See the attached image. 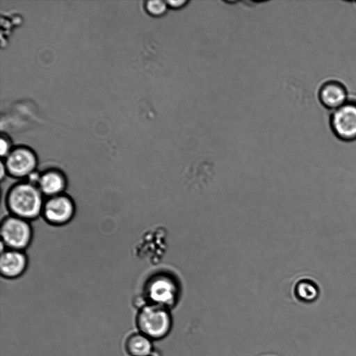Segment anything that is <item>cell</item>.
I'll use <instances>...</instances> for the list:
<instances>
[{
  "mask_svg": "<svg viewBox=\"0 0 356 356\" xmlns=\"http://www.w3.org/2000/svg\"><path fill=\"white\" fill-rule=\"evenodd\" d=\"M1 238L5 249L23 251L31 243L32 229L29 221L10 215L1 223Z\"/></svg>",
  "mask_w": 356,
  "mask_h": 356,
  "instance_id": "obj_3",
  "label": "cell"
},
{
  "mask_svg": "<svg viewBox=\"0 0 356 356\" xmlns=\"http://www.w3.org/2000/svg\"><path fill=\"white\" fill-rule=\"evenodd\" d=\"M75 213V205L68 195L62 193L48 197L44 201L42 216L52 225H63L69 222Z\"/></svg>",
  "mask_w": 356,
  "mask_h": 356,
  "instance_id": "obj_4",
  "label": "cell"
},
{
  "mask_svg": "<svg viewBox=\"0 0 356 356\" xmlns=\"http://www.w3.org/2000/svg\"><path fill=\"white\" fill-rule=\"evenodd\" d=\"M169 309L154 304H146L136 316V325L140 332L151 339L165 337L172 327Z\"/></svg>",
  "mask_w": 356,
  "mask_h": 356,
  "instance_id": "obj_2",
  "label": "cell"
},
{
  "mask_svg": "<svg viewBox=\"0 0 356 356\" xmlns=\"http://www.w3.org/2000/svg\"><path fill=\"white\" fill-rule=\"evenodd\" d=\"M147 8L148 11L154 15H161L165 10V4L159 0L149 1L147 2Z\"/></svg>",
  "mask_w": 356,
  "mask_h": 356,
  "instance_id": "obj_13",
  "label": "cell"
},
{
  "mask_svg": "<svg viewBox=\"0 0 356 356\" xmlns=\"http://www.w3.org/2000/svg\"><path fill=\"white\" fill-rule=\"evenodd\" d=\"M7 174L17 178H27L35 171L37 157L34 152L26 147L13 149L3 162Z\"/></svg>",
  "mask_w": 356,
  "mask_h": 356,
  "instance_id": "obj_5",
  "label": "cell"
},
{
  "mask_svg": "<svg viewBox=\"0 0 356 356\" xmlns=\"http://www.w3.org/2000/svg\"><path fill=\"white\" fill-rule=\"evenodd\" d=\"M186 3L185 1H168V3L172 7H178Z\"/></svg>",
  "mask_w": 356,
  "mask_h": 356,
  "instance_id": "obj_15",
  "label": "cell"
},
{
  "mask_svg": "<svg viewBox=\"0 0 356 356\" xmlns=\"http://www.w3.org/2000/svg\"><path fill=\"white\" fill-rule=\"evenodd\" d=\"M347 92L345 87L339 82L330 81L325 83L319 90V99L325 107L337 109L346 104Z\"/></svg>",
  "mask_w": 356,
  "mask_h": 356,
  "instance_id": "obj_10",
  "label": "cell"
},
{
  "mask_svg": "<svg viewBox=\"0 0 356 356\" xmlns=\"http://www.w3.org/2000/svg\"><path fill=\"white\" fill-rule=\"evenodd\" d=\"M0 144L1 156V157L6 158L12 150V149H10V142L7 139L1 136L0 140Z\"/></svg>",
  "mask_w": 356,
  "mask_h": 356,
  "instance_id": "obj_14",
  "label": "cell"
},
{
  "mask_svg": "<svg viewBox=\"0 0 356 356\" xmlns=\"http://www.w3.org/2000/svg\"><path fill=\"white\" fill-rule=\"evenodd\" d=\"M125 348L131 356H152L154 352L152 339L141 332L129 336Z\"/></svg>",
  "mask_w": 356,
  "mask_h": 356,
  "instance_id": "obj_11",
  "label": "cell"
},
{
  "mask_svg": "<svg viewBox=\"0 0 356 356\" xmlns=\"http://www.w3.org/2000/svg\"><path fill=\"white\" fill-rule=\"evenodd\" d=\"M146 294L152 304L168 309L175 305L177 298L176 286L165 278L152 280L146 286Z\"/></svg>",
  "mask_w": 356,
  "mask_h": 356,
  "instance_id": "obj_7",
  "label": "cell"
},
{
  "mask_svg": "<svg viewBox=\"0 0 356 356\" xmlns=\"http://www.w3.org/2000/svg\"><path fill=\"white\" fill-rule=\"evenodd\" d=\"M0 169H1L0 178L2 180L4 178V176L7 174V172H6V167H5L4 163H3V162L2 161L1 162Z\"/></svg>",
  "mask_w": 356,
  "mask_h": 356,
  "instance_id": "obj_16",
  "label": "cell"
},
{
  "mask_svg": "<svg viewBox=\"0 0 356 356\" xmlns=\"http://www.w3.org/2000/svg\"><path fill=\"white\" fill-rule=\"evenodd\" d=\"M28 260L23 251L5 249L1 252L0 273L7 279L21 276L26 269Z\"/></svg>",
  "mask_w": 356,
  "mask_h": 356,
  "instance_id": "obj_8",
  "label": "cell"
},
{
  "mask_svg": "<svg viewBox=\"0 0 356 356\" xmlns=\"http://www.w3.org/2000/svg\"><path fill=\"white\" fill-rule=\"evenodd\" d=\"M37 186L43 195L49 197L64 193L67 179L61 171L49 169L40 174Z\"/></svg>",
  "mask_w": 356,
  "mask_h": 356,
  "instance_id": "obj_9",
  "label": "cell"
},
{
  "mask_svg": "<svg viewBox=\"0 0 356 356\" xmlns=\"http://www.w3.org/2000/svg\"><path fill=\"white\" fill-rule=\"evenodd\" d=\"M44 202L43 195L38 186L27 181L13 185L6 195L10 215L28 221L42 214Z\"/></svg>",
  "mask_w": 356,
  "mask_h": 356,
  "instance_id": "obj_1",
  "label": "cell"
},
{
  "mask_svg": "<svg viewBox=\"0 0 356 356\" xmlns=\"http://www.w3.org/2000/svg\"><path fill=\"white\" fill-rule=\"evenodd\" d=\"M331 127L340 139L351 141L356 139V103L346 102L334 110L331 117Z\"/></svg>",
  "mask_w": 356,
  "mask_h": 356,
  "instance_id": "obj_6",
  "label": "cell"
},
{
  "mask_svg": "<svg viewBox=\"0 0 356 356\" xmlns=\"http://www.w3.org/2000/svg\"><path fill=\"white\" fill-rule=\"evenodd\" d=\"M297 293L302 300L309 301L316 297L317 291L311 284L302 282L297 286Z\"/></svg>",
  "mask_w": 356,
  "mask_h": 356,
  "instance_id": "obj_12",
  "label": "cell"
}]
</instances>
